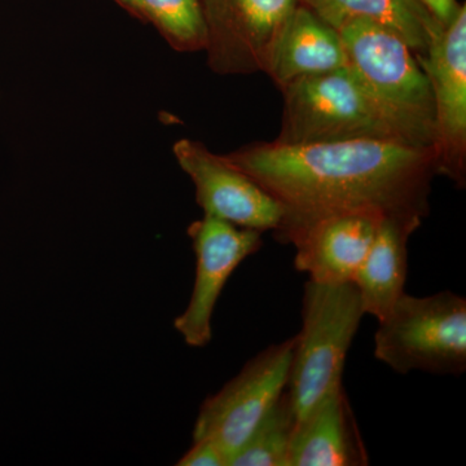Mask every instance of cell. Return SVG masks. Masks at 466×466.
<instances>
[{
	"instance_id": "cell-15",
	"label": "cell",
	"mask_w": 466,
	"mask_h": 466,
	"mask_svg": "<svg viewBox=\"0 0 466 466\" xmlns=\"http://www.w3.org/2000/svg\"><path fill=\"white\" fill-rule=\"evenodd\" d=\"M325 23L339 29L352 18L388 27L415 55H425L446 27L441 25L420 0H300Z\"/></svg>"
},
{
	"instance_id": "cell-6",
	"label": "cell",
	"mask_w": 466,
	"mask_h": 466,
	"mask_svg": "<svg viewBox=\"0 0 466 466\" xmlns=\"http://www.w3.org/2000/svg\"><path fill=\"white\" fill-rule=\"evenodd\" d=\"M296 336L250 359L241 372L202 403L193 441H211L229 460L244 446L289 381Z\"/></svg>"
},
{
	"instance_id": "cell-5",
	"label": "cell",
	"mask_w": 466,
	"mask_h": 466,
	"mask_svg": "<svg viewBox=\"0 0 466 466\" xmlns=\"http://www.w3.org/2000/svg\"><path fill=\"white\" fill-rule=\"evenodd\" d=\"M375 355L398 373L461 375L466 368V300L451 291L404 293L379 321Z\"/></svg>"
},
{
	"instance_id": "cell-11",
	"label": "cell",
	"mask_w": 466,
	"mask_h": 466,
	"mask_svg": "<svg viewBox=\"0 0 466 466\" xmlns=\"http://www.w3.org/2000/svg\"><path fill=\"white\" fill-rule=\"evenodd\" d=\"M431 91L437 128L440 174L460 187L465 183L466 165V5L431 42L425 55H415Z\"/></svg>"
},
{
	"instance_id": "cell-13",
	"label": "cell",
	"mask_w": 466,
	"mask_h": 466,
	"mask_svg": "<svg viewBox=\"0 0 466 466\" xmlns=\"http://www.w3.org/2000/svg\"><path fill=\"white\" fill-rule=\"evenodd\" d=\"M370 458L343 386L299 421L289 466H366Z\"/></svg>"
},
{
	"instance_id": "cell-10",
	"label": "cell",
	"mask_w": 466,
	"mask_h": 466,
	"mask_svg": "<svg viewBox=\"0 0 466 466\" xmlns=\"http://www.w3.org/2000/svg\"><path fill=\"white\" fill-rule=\"evenodd\" d=\"M208 64L220 76L260 72L267 51L300 0H202Z\"/></svg>"
},
{
	"instance_id": "cell-14",
	"label": "cell",
	"mask_w": 466,
	"mask_h": 466,
	"mask_svg": "<svg viewBox=\"0 0 466 466\" xmlns=\"http://www.w3.org/2000/svg\"><path fill=\"white\" fill-rule=\"evenodd\" d=\"M416 216L383 217L372 247L352 283L360 296L364 314L382 320L404 294L408 268V240L421 225Z\"/></svg>"
},
{
	"instance_id": "cell-19",
	"label": "cell",
	"mask_w": 466,
	"mask_h": 466,
	"mask_svg": "<svg viewBox=\"0 0 466 466\" xmlns=\"http://www.w3.org/2000/svg\"><path fill=\"white\" fill-rule=\"evenodd\" d=\"M420 2L443 27L449 26L455 20L462 5L458 0H420Z\"/></svg>"
},
{
	"instance_id": "cell-17",
	"label": "cell",
	"mask_w": 466,
	"mask_h": 466,
	"mask_svg": "<svg viewBox=\"0 0 466 466\" xmlns=\"http://www.w3.org/2000/svg\"><path fill=\"white\" fill-rule=\"evenodd\" d=\"M139 21L152 24L177 52L207 50L208 24L202 0H137Z\"/></svg>"
},
{
	"instance_id": "cell-16",
	"label": "cell",
	"mask_w": 466,
	"mask_h": 466,
	"mask_svg": "<svg viewBox=\"0 0 466 466\" xmlns=\"http://www.w3.org/2000/svg\"><path fill=\"white\" fill-rule=\"evenodd\" d=\"M299 417L289 391L279 397L228 466H289Z\"/></svg>"
},
{
	"instance_id": "cell-8",
	"label": "cell",
	"mask_w": 466,
	"mask_h": 466,
	"mask_svg": "<svg viewBox=\"0 0 466 466\" xmlns=\"http://www.w3.org/2000/svg\"><path fill=\"white\" fill-rule=\"evenodd\" d=\"M173 153L195 184L196 200L204 216L259 232H276L283 226L287 214L283 205L223 156L191 139L177 140Z\"/></svg>"
},
{
	"instance_id": "cell-3",
	"label": "cell",
	"mask_w": 466,
	"mask_h": 466,
	"mask_svg": "<svg viewBox=\"0 0 466 466\" xmlns=\"http://www.w3.org/2000/svg\"><path fill=\"white\" fill-rule=\"evenodd\" d=\"M364 315L352 281L305 284L302 329L296 336L287 386L299 421L342 385L346 357Z\"/></svg>"
},
{
	"instance_id": "cell-1",
	"label": "cell",
	"mask_w": 466,
	"mask_h": 466,
	"mask_svg": "<svg viewBox=\"0 0 466 466\" xmlns=\"http://www.w3.org/2000/svg\"><path fill=\"white\" fill-rule=\"evenodd\" d=\"M223 157L283 205L279 229L339 211L424 218L440 174L437 150L392 140L256 143Z\"/></svg>"
},
{
	"instance_id": "cell-18",
	"label": "cell",
	"mask_w": 466,
	"mask_h": 466,
	"mask_svg": "<svg viewBox=\"0 0 466 466\" xmlns=\"http://www.w3.org/2000/svg\"><path fill=\"white\" fill-rule=\"evenodd\" d=\"M179 466H227V458L223 451L214 441H193V446L187 451L179 461Z\"/></svg>"
},
{
	"instance_id": "cell-2",
	"label": "cell",
	"mask_w": 466,
	"mask_h": 466,
	"mask_svg": "<svg viewBox=\"0 0 466 466\" xmlns=\"http://www.w3.org/2000/svg\"><path fill=\"white\" fill-rule=\"evenodd\" d=\"M348 66L410 146L437 150L431 82L415 54L388 27L352 18L339 27Z\"/></svg>"
},
{
	"instance_id": "cell-12",
	"label": "cell",
	"mask_w": 466,
	"mask_h": 466,
	"mask_svg": "<svg viewBox=\"0 0 466 466\" xmlns=\"http://www.w3.org/2000/svg\"><path fill=\"white\" fill-rule=\"evenodd\" d=\"M348 66L339 30L305 5L288 16L267 51L263 72L278 87Z\"/></svg>"
},
{
	"instance_id": "cell-20",
	"label": "cell",
	"mask_w": 466,
	"mask_h": 466,
	"mask_svg": "<svg viewBox=\"0 0 466 466\" xmlns=\"http://www.w3.org/2000/svg\"><path fill=\"white\" fill-rule=\"evenodd\" d=\"M116 3H118L122 8L125 9L126 12L137 18L139 20V7H137V0H115Z\"/></svg>"
},
{
	"instance_id": "cell-4",
	"label": "cell",
	"mask_w": 466,
	"mask_h": 466,
	"mask_svg": "<svg viewBox=\"0 0 466 466\" xmlns=\"http://www.w3.org/2000/svg\"><path fill=\"white\" fill-rule=\"evenodd\" d=\"M281 90L283 122L275 142L379 139L408 144L348 66L303 76Z\"/></svg>"
},
{
	"instance_id": "cell-9",
	"label": "cell",
	"mask_w": 466,
	"mask_h": 466,
	"mask_svg": "<svg viewBox=\"0 0 466 466\" xmlns=\"http://www.w3.org/2000/svg\"><path fill=\"white\" fill-rule=\"evenodd\" d=\"M379 211L351 210L327 214L285 226L279 240L296 248L294 267L320 284L354 280L372 247L382 218Z\"/></svg>"
},
{
	"instance_id": "cell-7",
	"label": "cell",
	"mask_w": 466,
	"mask_h": 466,
	"mask_svg": "<svg viewBox=\"0 0 466 466\" xmlns=\"http://www.w3.org/2000/svg\"><path fill=\"white\" fill-rule=\"evenodd\" d=\"M196 256V278L188 306L174 321L191 348L213 339L214 309L235 269L262 248V232L204 216L188 227Z\"/></svg>"
}]
</instances>
